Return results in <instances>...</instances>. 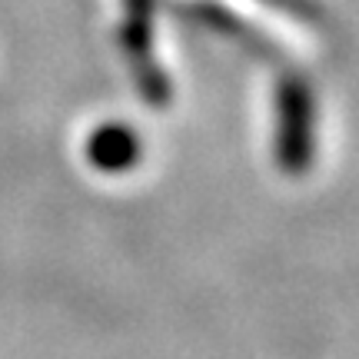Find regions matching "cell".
<instances>
[{
  "mask_svg": "<svg viewBox=\"0 0 359 359\" xmlns=\"http://www.w3.org/2000/svg\"><path fill=\"white\" fill-rule=\"evenodd\" d=\"M83 154H87V163L97 173L120 177V173H130L140 163L143 143H140V133L133 127L120 123V120H107V123L90 130Z\"/></svg>",
  "mask_w": 359,
  "mask_h": 359,
  "instance_id": "obj_3",
  "label": "cell"
},
{
  "mask_svg": "<svg viewBox=\"0 0 359 359\" xmlns=\"http://www.w3.org/2000/svg\"><path fill=\"white\" fill-rule=\"evenodd\" d=\"M269 4L273 11H283V13H293V17H303V20H316V11L309 4H299V0H263Z\"/></svg>",
  "mask_w": 359,
  "mask_h": 359,
  "instance_id": "obj_5",
  "label": "cell"
},
{
  "mask_svg": "<svg viewBox=\"0 0 359 359\" xmlns=\"http://www.w3.org/2000/svg\"><path fill=\"white\" fill-rule=\"evenodd\" d=\"M156 0H123V24H120V47L130 64L133 83L140 97L154 110L170 103V80L156 60V34H154Z\"/></svg>",
  "mask_w": 359,
  "mask_h": 359,
  "instance_id": "obj_2",
  "label": "cell"
},
{
  "mask_svg": "<svg viewBox=\"0 0 359 359\" xmlns=\"http://www.w3.org/2000/svg\"><path fill=\"white\" fill-rule=\"evenodd\" d=\"M276 167L286 177H303L316 156V97L306 77L286 74L276 87Z\"/></svg>",
  "mask_w": 359,
  "mask_h": 359,
  "instance_id": "obj_1",
  "label": "cell"
},
{
  "mask_svg": "<svg viewBox=\"0 0 359 359\" xmlns=\"http://www.w3.org/2000/svg\"><path fill=\"white\" fill-rule=\"evenodd\" d=\"M200 17H203V24H210V27H217L219 34H226V37H233V40H243L246 47H257V50H266V57H269V43H263V40L253 34V30H246V24L243 20H236L230 11H223V7H217V4H200Z\"/></svg>",
  "mask_w": 359,
  "mask_h": 359,
  "instance_id": "obj_4",
  "label": "cell"
}]
</instances>
